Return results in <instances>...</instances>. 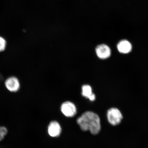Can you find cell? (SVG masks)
I'll list each match as a JSON object with an SVG mask.
<instances>
[{
  "mask_svg": "<svg viewBox=\"0 0 148 148\" xmlns=\"http://www.w3.org/2000/svg\"><path fill=\"white\" fill-rule=\"evenodd\" d=\"M81 94L83 97L88 99L91 101H94L96 99L95 94L92 92L91 86L88 84L83 85L81 88Z\"/></svg>",
  "mask_w": 148,
  "mask_h": 148,
  "instance_id": "cell-8",
  "label": "cell"
},
{
  "mask_svg": "<svg viewBox=\"0 0 148 148\" xmlns=\"http://www.w3.org/2000/svg\"><path fill=\"white\" fill-rule=\"evenodd\" d=\"M77 123L83 131H90L91 134H97L101 130L100 119L97 114L87 111L77 118Z\"/></svg>",
  "mask_w": 148,
  "mask_h": 148,
  "instance_id": "cell-1",
  "label": "cell"
},
{
  "mask_svg": "<svg viewBox=\"0 0 148 148\" xmlns=\"http://www.w3.org/2000/svg\"><path fill=\"white\" fill-rule=\"evenodd\" d=\"M7 89L12 92H17L20 88V83L17 77H11L7 79L5 82Z\"/></svg>",
  "mask_w": 148,
  "mask_h": 148,
  "instance_id": "cell-5",
  "label": "cell"
},
{
  "mask_svg": "<svg viewBox=\"0 0 148 148\" xmlns=\"http://www.w3.org/2000/svg\"><path fill=\"white\" fill-rule=\"evenodd\" d=\"M60 109L62 114L67 117H73L77 114L76 107L73 103L70 101L64 102L61 105Z\"/></svg>",
  "mask_w": 148,
  "mask_h": 148,
  "instance_id": "cell-4",
  "label": "cell"
},
{
  "mask_svg": "<svg viewBox=\"0 0 148 148\" xmlns=\"http://www.w3.org/2000/svg\"><path fill=\"white\" fill-rule=\"evenodd\" d=\"M7 133V130L5 127H0V140L3 139Z\"/></svg>",
  "mask_w": 148,
  "mask_h": 148,
  "instance_id": "cell-10",
  "label": "cell"
},
{
  "mask_svg": "<svg viewBox=\"0 0 148 148\" xmlns=\"http://www.w3.org/2000/svg\"><path fill=\"white\" fill-rule=\"evenodd\" d=\"M7 42L4 38L0 36V52L5 50L6 47Z\"/></svg>",
  "mask_w": 148,
  "mask_h": 148,
  "instance_id": "cell-9",
  "label": "cell"
},
{
  "mask_svg": "<svg viewBox=\"0 0 148 148\" xmlns=\"http://www.w3.org/2000/svg\"><path fill=\"white\" fill-rule=\"evenodd\" d=\"M95 51L98 58L101 60H106L110 58L112 55V50L106 44L98 45L95 48Z\"/></svg>",
  "mask_w": 148,
  "mask_h": 148,
  "instance_id": "cell-3",
  "label": "cell"
},
{
  "mask_svg": "<svg viewBox=\"0 0 148 148\" xmlns=\"http://www.w3.org/2000/svg\"><path fill=\"white\" fill-rule=\"evenodd\" d=\"M107 117L109 123L113 125L119 124L123 118L119 109L114 107L110 108L107 111Z\"/></svg>",
  "mask_w": 148,
  "mask_h": 148,
  "instance_id": "cell-2",
  "label": "cell"
},
{
  "mask_svg": "<svg viewBox=\"0 0 148 148\" xmlns=\"http://www.w3.org/2000/svg\"><path fill=\"white\" fill-rule=\"evenodd\" d=\"M116 48L118 51L121 54H128L132 51V46L128 40H123L118 42L116 45Z\"/></svg>",
  "mask_w": 148,
  "mask_h": 148,
  "instance_id": "cell-6",
  "label": "cell"
},
{
  "mask_svg": "<svg viewBox=\"0 0 148 148\" xmlns=\"http://www.w3.org/2000/svg\"><path fill=\"white\" fill-rule=\"evenodd\" d=\"M48 131L50 136L53 137H56L60 136L62 129L58 122L53 121L50 123L48 127Z\"/></svg>",
  "mask_w": 148,
  "mask_h": 148,
  "instance_id": "cell-7",
  "label": "cell"
}]
</instances>
